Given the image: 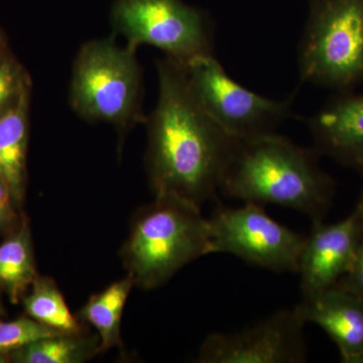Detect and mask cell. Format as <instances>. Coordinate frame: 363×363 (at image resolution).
Wrapping results in <instances>:
<instances>
[{
	"instance_id": "cell-18",
	"label": "cell",
	"mask_w": 363,
	"mask_h": 363,
	"mask_svg": "<svg viewBox=\"0 0 363 363\" xmlns=\"http://www.w3.org/2000/svg\"><path fill=\"white\" fill-rule=\"evenodd\" d=\"M32 80L9 45L0 48V117L13 108L28 91Z\"/></svg>"
},
{
	"instance_id": "cell-23",
	"label": "cell",
	"mask_w": 363,
	"mask_h": 363,
	"mask_svg": "<svg viewBox=\"0 0 363 363\" xmlns=\"http://www.w3.org/2000/svg\"><path fill=\"white\" fill-rule=\"evenodd\" d=\"M6 362H11V359H9V355L2 354V353H0V363Z\"/></svg>"
},
{
	"instance_id": "cell-17",
	"label": "cell",
	"mask_w": 363,
	"mask_h": 363,
	"mask_svg": "<svg viewBox=\"0 0 363 363\" xmlns=\"http://www.w3.org/2000/svg\"><path fill=\"white\" fill-rule=\"evenodd\" d=\"M23 303L28 317L40 324L62 333H82V327L72 315L54 279L38 276L30 294L23 296Z\"/></svg>"
},
{
	"instance_id": "cell-22",
	"label": "cell",
	"mask_w": 363,
	"mask_h": 363,
	"mask_svg": "<svg viewBox=\"0 0 363 363\" xmlns=\"http://www.w3.org/2000/svg\"><path fill=\"white\" fill-rule=\"evenodd\" d=\"M7 45V40L6 35L2 32L1 28H0V48L6 47Z\"/></svg>"
},
{
	"instance_id": "cell-3",
	"label": "cell",
	"mask_w": 363,
	"mask_h": 363,
	"mask_svg": "<svg viewBox=\"0 0 363 363\" xmlns=\"http://www.w3.org/2000/svg\"><path fill=\"white\" fill-rule=\"evenodd\" d=\"M210 253L209 221L201 207L173 195L155 196L133 218L121 257L135 285L152 290Z\"/></svg>"
},
{
	"instance_id": "cell-19",
	"label": "cell",
	"mask_w": 363,
	"mask_h": 363,
	"mask_svg": "<svg viewBox=\"0 0 363 363\" xmlns=\"http://www.w3.org/2000/svg\"><path fill=\"white\" fill-rule=\"evenodd\" d=\"M61 334L65 333L45 326L30 317L9 322L0 321V353L9 355L40 339Z\"/></svg>"
},
{
	"instance_id": "cell-7",
	"label": "cell",
	"mask_w": 363,
	"mask_h": 363,
	"mask_svg": "<svg viewBox=\"0 0 363 363\" xmlns=\"http://www.w3.org/2000/svg\"><path fill=\"white\" fill-rule=\"evenodd\" d=\"M112 25L128 45H150L187 64L213 55V33L201 11L181 0H117Z\"/></svg>"
},
{
	"instance_id": "cell-8",
	"label": "cell",
	"mask_w": 363,
	"mask_h": 363,
	"mask_svg": "<svg viewBox=\"0 0 363 363\" xmlns=\"http://www.w3.org/2000/svg\"><path fill=\"white\" fill-rule=\"evenodd\" d=\"M208 221L210 253H227L262 269L297 274L306 236L272 219L259 204L219 207Z\"/></svg>"
},
{
	"instance_id": "cell-6",
	"label": "cell",
	"mask_w": 363,
	"mask_h": 363,
	"mask_svg": "<svg viewBox=\"0 0 363 363\" xmlns=\"http://www.w3.org/2000/svg\"><path fill=\"white\" fill-rule=\"evenodd\" d=\"M184 67L203 108L236 140L277 133L291 116L292 98L274 100L243 87L226 73L214 55L198 57Z\"/></svg>"
},
{
	"instance_id": "cell-10",
	"label": "cell",
	"mask_w": 363,
	"mask_h": 363,
	"mask_svg": "<svg viewBox=\"0 0 363 363\" xmlns=\"http://www.w3.org/2000/svg\"><path fill=\"white\" fill-rule=\"evenodd\" d=\"M312 224L297 272L303 298L335 286L350 271L363 235V195L354 210L342 220Z\"/></svg>"
},
{
	"instance_id": "cell-9",
	"label": "cell",
	"mask_w": 363,
	"mask_h": 363,
	"mask_svg": "<svg viewBox=\"0 0 363 363\" xmlns=\"http://www.w3.org/2000/svg\"><path fill=\"white\" fill-rule=\"evenodd\" d=\"M305 325L294 308L279 310L241 330L210 334L200 348L198 362H306Z\"/></svg>"
},
{
	"instance_id": "cell-2",
	"label": "cell",
	"mask_w": 363,
	"mask_h": 363,
	"mask_svg": "<svg viewBox=\"0 0 363 363\" xmlns=\"http://www.w3.org/2000/svg\"><path fill=\"white\" fill-rule=\"evenodd\" d=\"M314 147H301L271 133L236 140L222 177V194L255 204L290 208L324 221L335 194V182L319 164Z\"/></svg>"
},
{
	"instance_id": "cell-12",
	"label": "cell",
	"mask_w": 363,
	"mask_h": 363,
	"mask_svg": "<svg viewBox=\"0 0 363 363\" xmlns=\"http://www.w3.org/2000/svg\"><path fill=\"white\" fill-rule=\"evenodd\" d=\"M295 308L306 324H316L336 344L341 362L363 363L362 298L335 286Z\"/></svg>"
},
{
	"instance_id": "cell-4",
	"label": "cell",
	"mask_w": 363,
	"mask_h": 363,
	"mask_svg": "<svg viewBox=\"0 0 363 363\" xmlns=\"http://www.w3.org/2000/svg\"><path fill=\"white\" fill-rule=\"evenodd\" d=\"M70 102L85 121L111 124L121 135L145 123L142 69L135 48L121 47L114 38L83 45L73 64Z\"/></svg>"
},
{
	"instance_id": "cell-1",
	"label": "cell",
	"mask_w": 363,
	"mask_h": 363,
	"mask_svg": "<svg viewBox=\"0 0 363 363\" xmlns=\"http://www.w3.org/2000/svg\"><path fill=\"white\" fill-rule=\"evenodd\" d=\"M159 98L147 117V168L155 196L173 195L201 207L220 188L236 138L199 104L185 67L157 63Z\"/></svg>"
},
{
	"instance_id": "cell-24",
	"label": "cell",
	"mask_w": 363,
	"mask_h": 363,
	"mask_svg": "<svg viewBox=\"0 0 363 363\" xmlns=\"http://www.w3.org/2000/svg\"><path fill=\"white\" fill-rule=\"evenodd\" d=\"M2 311H4V310H2L1 301H0V316H1Z\"/></svg>"
},
{
	"instance_id": "cell-13",
	"label": "cell",
	"mask_w": 363,
	"mask_h": 363,
	"mask_svg": "<svg viewBox=\"0 0 363 363\" xmlns=\"http://www.w3.org/2000/svg\"><path fill=\"white\" fill-rule=\"evenodd\" d=\"M30 91L0 117V181L21 207L26 188Z\"/></svg>"
},
{
	"instance_id": "cell-16",
	"label": "cell",
	"mask_w": 363,
	"mask_h": 363,
	"mask_svg": "<svg viewBox=\"0 0 363 363\" xmlns=\"http://www.w3.org/2000/svg\"><path fill=\"white\" fill-rule=\"evenodd\" d=\"M99 337L82 333L40 339L9 354L16 363H82L99 353Z\"/></svg>"
},
{
	"instance_id": "cell-15",
	"label": "cell",
	"mask_w": 363,
	"mask_h": 363,
	"mask_svg": "<svg viewBox=\"0 0 363 363\" xmlns=\"http://www.w3.org/2000/svg\"><path fill=\"white\" fill-rule=\"evenodd\" d=\"M135 286V281L128 274L92 296L80 310V319L92 325L98 332L100 352L123 346L121 318L126 300Z\"/></svg>"
},
{
	"instance_id": "cell-20",
	"label": "cell",
	"mask_w": 363,
	"mask_h": 363,
	"mask_svg": "<svg viewBox=\"0 0 363 363\" xmlns=\"http://www.w3.org/2000/svg\"><path fill=\"white\" fill-rule=\"evenodd\" d=\"M21 207L6 186L0 181V235L9 234L20 225Z\"/></svg>"
},
{
	"instance_id": "cell-14",
	"label": "cell",
	"mask_w": 363,
	"mask_h": 363,
	"mask_svg": "<svg viewBox=\"0 0 363 363\" xmlns=\"http://www.w3.org/2000/svg\"><path fill=\"white\" fill-rule=\"evenodd\" d=\"M38 276L32 234L28 221L23 218L0 243V289L13 304H18Z\"/></svg>"
},
{
	"instance_id": "cell-11",
	"label": "cell",
	"mask_w": 363,
	"mask_h": 363,
	"mask_svg": "<svg viewBox=\"0 0 363 363\" xmlns=\"http://www.w3.org/2000/svg\"><path fill=\"white\" fill-rule=\"evenodd\" d=\"M314 149L363 176V93H338L308 121Z\"/></svg>"
},
{
	"instance_id": "cell-21",
	"label": "cell",
	"mask_w": 363,
	"mask_h": 363,
	"mask_svg": "<svg viewBox=\"0 0 363 363\" xmlns=\"http://www.w3.org/2000/svg\"><path fill=\"white\" fill-rule=\"evenodd\" d=\"M336 286L363 300V235L352 266Z\"/></svg>"
},
{
	"instance_id": "cell-5",
	"label": "cell",
	"mask_w": 363,
	"mask_h": 363,
	"mask_svg": "<svg viewBox=\"0 0 363 363\" xmlns=\"http://www.w3.org/2000/svg\"><path fill=\"white\" fill-rule=\"evenodd\" d=\"M298 70L301 82L337 93L363 86V0H311Z\"/></svg>"
}]
</instances>
